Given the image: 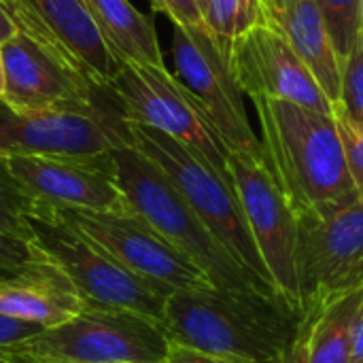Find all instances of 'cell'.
Returning <instances> with one entry per match:
<instances>
[{"label": "cell", "mask_w": 363, "mask_h": 363, "mask_svg": "<svg viewBox=\"0 0 363 363\" xmlns=\"http://www.w3.org/2000/svg\"><path fill=\"white\" fill-rule=\"evenodd\" d=\"M272 23L319 81L332 106L340 98V64L315 0H266Z\"/></svg>", "instance_id": "e0dca14e"}, {"label": "cell", "mask_w": 363, "mask_h": 363, "mask_svg": "<svg viewBox=\"0 0 363 363\" xmlns=\"http://www.w3.org/2000/svg\"><path fill=\"white\" fill-rule=\"evenodd\" d=\"M363 304V285L351 287L311 311L306 363H351L355 321Z\"/></svg>", "instance_id": "ffe728a7"}, {"label": "cell", "mask_w": 363, "mask_h": 363, "mask_svg": "<svg viewBox=\"0 0 363 363\" xmlns=\"http://www.w3.org/2000/svg\"><path fill=\"white\" fill-rule=\"evenodd\" d=\"M251 102L266 166L298 219L332 213L359 198L332 113L277 98Z\"/></svg>", "instance_id": "7a4b0ae2"}, {"label": "cell", "mask_w": 363, "mask_h": 363, "mask_svg": "<svg viewBox=\"0 0 363 363\" xmlns=\"http://www.w3.org/2000/svg\"><path fill=\"white\" fill-rule=\"evenodd\" d=\"M4 98L15 111L89 108L100 104L98 89L83 72L62 62L26 34L2 43Z\"/></svg>", "instance_id": "9a60e30c"}, {"label": "cell", "mask_w": 363, "mask_h": 363, "mask_svg": "<svg viewBox=\"0 0 363 363\" xmlns=\"http://www.w3.org/2000/svg\"><path fill=\"white\" fill-rule=\"evenodd\" d=\"M47 259L49 257L32 240L0 230V274H19Z\"/></svg>", "instance_id": "484cf974"}, {"label": "cell", "mask_w": 363, "mask_h": 363, "mask_svg": "<svg viewBox=\"0 0 363 363\" xmlns=\"http://www.w3.org/2000/svg\"><path fill=\"white\" fill-rule=\"evenodd\" d=\"M32 242L55 264L91 304L147 315L162 323L170 294L130 272L106 249L68 223L55 206L36 202L28 215Z\"/></svg>", "instance_id": "5b68a950"}, {"label": "cell", "mask_w": 363, "mask_h": 363, "mask_svg": "<svg viewBox=\"0 0 363 363\" xmlns=\"http://www.w3.org/2000/svg\"><path fill=\"white\" fill-rule=\"evenodd\" d=\"M111 160L115 181L132 211L143 217L164 240L189 257L217 287L262 291L202 223L170 177L151 157L134 145H125L111 151Z\"/></svg>", "instance_id": "3957f363"}, {"label": "cell", "mask_w": 363, "mask_h": 363, "mask_svg": "<svg viewBox=\"0 0 363 363\" xmlns=\"http://www.w3.org/2000/svg\"><path fill=\"white\" fill-rule=\"evenodd\" d=\"M125 121L160 130L198 153L219 174L230 177L223 138L208 121L202 106L168 70L140 64H121L108 89Z\"/></svg>", "instance_id": "52a82bcc"}, {"label": "cell", "mask_w": 363, "mask_h": 363, "mask_svg": "<svg viewBox=\"0 0 363 363\" xmlns=\"http://www.w3.org/2000/svg\"><path fill=\"white\" fill-rule=\"evenodd\" d=\"M57 213L102 249H106L130 272L164 289L166 294L215 285L189 257L164 240L136 213L115 215L74 208H57Z\"/></svg>", "instance_id": "8fae6325"}, {"label": "cell", "mask_w": 363, "mask_h": 363, "mask_svg": "<svg viewBox=\"0 0 363 363\" xmlns=\"http://www.w3.org/2000/svg\"><path fill=\"white\" fill-rule=\"evenodd\" d=\"M45 21L57 40L74 57L79 70L102 91L121 70L119 57L102 38L85 0H36Z\"/></svg>", "instance_id": "ac0fdd59"}, {"label": "cell", "mask_w": 363, "mask_h": 363, "mask_svg": "<svg viewBox=\"0 0 363 363\" xmlns=\"http://www.w3.org/2000/svg\"><path fill=\"white\" fill-rule=\"evenodd\" d=\"M151 9L155 13H164L181 28H198L206 23L198 0H151Z\"/></svg>", "instance_id": "f1b7e54d"}, {"label": "cell", "mask_w": 363, "mask_h": 363, "mask_svg": "<svg viewBox=\"0 0 363 363\" xmlns=\"http://www.w3.org/2000/svg\"><path fill=\"white\" fill-rule=\"evenodd\" d=\"M304 308L363 285V198L325 215L298 219Z\"/></svg>", "instance_id": "7c38bea8"}, {"label": "cell", "mask_w": 363, "mask_h": 363, "mask_svg": "<svg viewBox=\"0 0 363 363\" xmlns=\"http://www.w3.org/2000/svg\"><path fill=\"white\" fill-rule=\"evenodd\" d=\"M311 313L270 294L223 287L172 291L162 325L170 340L245 363H287Z\"/></svg>", "instance_id": "6da1fadb"}, {"label": "cell", "mask_w": 363, "mask_h": 363, "mask_svg": "<svg viewBox=\"0 0 363 363\" xmlns=\"http://www.w3.org/2000/svg\"><path fill=\"white\" fill-rule=\"evenodd\" d=\"M306 332H308V330H306ZM287 363H306V334H304L302 342L298 345L296 353L291 355V359H289Z\"/></svg>", "instance_id": "d6a6232c"}, {"label": "cell", "mask_w": 363, "mask_h": 363, "mask_svg": "<svg viewBox=\"0 0 363 363\" xmlns=\"http://www.w3.org/2000/svg\"><path fill=\"white\" fill-rule=\"evenodd\" d=\"M168 347L160 321L87 302L74 319L26 340L23 351L36 363H162Z\"/></svg>", "instance_id": "8992f818"}, {"label": "cell", "mask_w": 363, "mask_h": 363, "mask_svg": "<svg viewBox=\"0 0 363 363\" xmlns=\"http://www.w3.org/2000/svg\"><path fill=\"white\" fill-rule=\"evenodd\" d=\"M204 21L228 51L234 38L268 23L266 0H211Z\"/></svg>", "instance_id": "44dd1931"}, {"label": "cell", "mask_w": 363, "mask_h": 363, "mask_svg": "<svg viewBox=\"0 0 363 363\" xmlns=\"http://www.w3.org/2000/svg\"><path fill=\"white\" fill-rule=\"evenodd\" d=\"M232 74L242 94L287 100L319 113H332V102L315 74L272 23L257 26L234 38L228 49Z\"/></svg>", "instance_id": "5bb4252c"}, {"label": "cell", "mask_w": 363, "mask_h": 363, "mask_svg": "<svg viewBox=\"0 0 363 363\" xmlns=\"http://www.w3.org/2000/svg\"><path fill=\"white\" fill-rule=\"evenodd\" d=\"M332 115L336 119V125L342 138L351 179L355 183L359 198H363V121H353L338 111H332Z\"/></svg>", "instance_id": "83f0119b"}, {"label": "cell", "mask_w": 363, "mask_h": 363, "mask_svg": "<svg viewBox=\"0 0 363 363\" xmlns=\"http://www.w3.org/2000/svg\"><path fill=\"white\" fill-rule=\"evenodd\" d=\"M351 363H363V304L357 321H355V334H353V351H351Z\"/></svg>", "instance_id": "1f68e13d"}, {"label": "cell", "mask_w": 363, "mask_h": 363, "mask_svg": "<svg viewBox=\"0 0 363 363\" xmlns=\"http://www.w3.org/2000/svg\"><path fill=\"white\" fill-rule=\"evenodd\" d=\"M132 145L151 157L177 185L181 196L225 247V251L249 274L257 289L279 296L268 279L264 262L257 253L249 225L245 221L232 179L219 174L198 153L177 143L168 134L128 121ZM281 298V296H279Z\"/></svg>", "instance_id": "277c9868"}, {"label": "cell", "mask_w": 363, "mask_h": 363, "mask_svg": "<svg viewBox=\"0 0 363 363\" xmlns=\"http://www.w3.org/2000/svg\"><path fill=\"white\" fill-rule=\"evenodd\" d=\"M172 57L177 68L174 77L202 106L225 147L266 164L262 140L247 117L242 91L232 74L228 51L208 26H174Z\"/></svg>", "instance_id": "30bf717a"}, {"label": "cell", "mask_w": 363, "mask_h": 363, "mask_svg": "<svg viewBox=\"0 0 363 363\" xmlns=\"http://www.w3.org/2000/svg\"><path fill=\"white\" fill-rule=\"evenodd\" d=\"M87 300L72 281L49 259L13 274L0 289V313L28 321L43 330L57 328L74 319Z\"/></svg>", "instance_id": "2e32d148"}, {"label": "cell", "mask_w": 363, "mask_h": 363, "mask_svg": "<svg viewBox=\"0 0 363 363\" xmlns=\"http://www.w3.org/2000/svg\"><path fill=\"white\" fill-rule=\"evenodd\" d=\"M132 145L121 111L89 108L15 111L0 100V155L91 157Z\"/></svg>", "instance_id": "9c48e42d"}, {"label": "cell", "mask_w": 363, "mask_h": 363, "mask_svg": "<svg viewBox=\"0 0 363 363\" xmlns=\"http://www.w3.org/2000/svg\"><path fill=\"white\" fill-rule=\"evenodd\" d=\"M2 160L36 202L91 213H134L115 181L111 153L91 157L2 155Z\"/></svg>", "instance_id": "4fadbf2b"}, {"label": "cell", "mask_w": 363, "mask_h": 363, "mask_svg": "<svg viewBox=\"0 0 363 363\" xmlns=\"http://www.w3.org/2000/svg\"><path fill=\"white\" fill-rule=\"evenodd\" d=\"M162 363H245V362L230 359V357H223V355H215V353H208V351H202V349H196V347H189V345L177 342V340H170L168 353H166V357H164V362Z\"/></svg>", "instance_id": "f546056e"}, {"label": "cell", "mask_w": 363, "mask_h": 363, "mask_svg": "<svg viewBox=\"0 0 363 363\" xmlns=\"http://www.w3.org/2000/svg\"><path fill=\"white\" fill-rule=\"evenodd\" d=\"M4 4V9L9 11V15L13 17V21L17 23L19 32L30 36L32 40H36L38 45H43L45 49H49L53 55H57L62 62H66L68 66L77 68L74 57L68 53V49L57 40V36L53 34V30L49 28V23L45 21L36 0H0ZM81 72V70H79Z\"/></svg>", "instance_id": "cb8c5ba5"}, {"label": "cell", "mask_w": 363, "mask_h": 363, "mask_svg": "<svg viewBox=\"0 0 363 363\" xmlns=\"http://www.w3.org/2000/svg\"><path fill=\"white\" fill-rule=\"evenodd\" d=\"M362 34H363V0H362Z\"/></svg>", "instance_id": "8d00e7d4"}, {"label": "cell", "mask_w": 363, "mask_h": 363, "mask_svg": "<svg viewBox=\"0 0 363 363\" xmlns=\"http://www.w3.org/2000/svg\"><path fill=\"white\" fill-rule=\"evenodd\" d=\"M332 111H338L353 121H363V34L340 66V98Z\"/></svg>", "instance_id": "d4e9b609"}, {"label": "cell", "mask_w": 363, "mask_h": 363, "mask_svg": "<svg viewBox=\"0 0 363 363\" xmlns=\"http://www.w3.org/2000/svg\"><path fill=\"white\" fill-rule=\"evenodd\" d=\"M96 26L121 64L166 68L155 23L130 0H85Z\"/></svg>", "instance_id": "d6986e66"}, {"label": "cell", "mask_w": 363, "mask_h": 363, "mask_svg": "<svg viewBox=\"0 0 363 363\" xmlns=\"http://www.w3.org/2000/svg\"><path fill=\"white\" fill-rule=\"evenodd\" d=\"M17 34H21L19 28H17V23L13 21V17L9 15V11H6L4 4L0 2V45L6 43V40H11V38L17 36Z\"/></svg>", "instance_id": "4dcf8cb0"}, {"label": "cell", "mask_w": 363, "mask_h": 363, "mask_svg": "<svg viewBox=\"0 0 363 363\" xmlns=\"http://www.w3.org/2000/svg\"><path fill=\"white\" fill-rule=\"evenodd\" d=\"M4 87H6V72H4V57H2V47H0V100L4 98Z\"/></svg>", "instance_id": "836d02e7"}, {"label": "cell", "mask_w": 363, "mask_h": 363, "mask_svg": "<svg viewBox=\"0 0 363 363\" xmlns=\"http://www.w3.org/2000/svg\"><path fill=\"white\" fill-rule=\"evenodd\" d=\"M198 4H200V9H202V13H206V9H208V4H211V0H198Z\"/></svg>", "instance_id": "e575fe53"}, {"label": "cell", "mask_w": 363, "mask_h": 363, "mask_svg": "<svg viewBox=\"0 0 363 363\" xmlns=\"http://www.w3.org/2000/svg\"><path fill=\"white\" fill-rule=\"evenodd\" d=\"M228 170L274 291L283 300L304 308L300 279V223L294 208L264 162L230 151Z\"/></svg>", "instance_id": "ba28073f"}, {"label": "cell", "mask_w": 363, "mask_h": 363, "mask_svg": "<svg viewBox=\"0 0 363 363\" xmlns=\"http://www.w3.org/2000/svg\"><path fill=\"white\" fill-rule=\"evenodd\" d=\"M40 332L38 325L0 313V363H36L23 351V345Z\"/></svg>", "instance_id": "4316f807"}, {"label": "cell", "mask_w": 363, "mask_h": 363, "mask_svg": "<svg viewBox=\"0 0 363 363\" xmlns=\"http://www.w3.org/2000/svg\"><path fill=\"white\" fill-rule=\"evenodd\" d=\"M342 66L362 36V0H315Z\"/></svg>", "instance_id": "7402d4cb"}, {"label": "cell", "mask_w": 363, "mask_h": 363, "mask_svg": "<svg viewBox=\"0 0 363 363\" xmlns=\"http://www.w3.org/2000/svg\"><path fill=\"white\" fill-rule=\"evenodd\" d=\"M11 277H13V274H11ZM11 277H4V274H0V289H2V287L9 283V279H11Z\"/></svg>", "instance_id": "d590c367"}, {"label": "cell", "mask_w": 363, "mask_h": 363, "mask_svg": "<svg viewBox=\"0 0 363 363\" xmlns=\"http://www.w3.org/2000/svg\"><path fill=\"white\" fill-rule=\"evenodd\" d=\"M34 206L36 200L19 185L0 155V230L32 240L28 215L34 211Z\"/></svg>", "instance_id": "603a6c76"}]
</instances>
